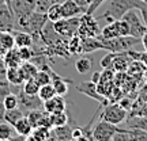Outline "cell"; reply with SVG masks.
Returning a JSON list of instances; mask_svg holds the SVG:
<instances>
[{
  "instance_id": "cell-1",
  "label": "cell",
  "mask_w": 147,
  "mask_h": 141,
  "mask_svg": "<svg viewBox=\"0 0 147 141\" xmlns=\"http://www.w3.org/2000/svg\"><path fill=\"white\" fill-rule=\"evenodd\" d=\"M143 0H105L104 1V8L101 11L100 16L97 18V21L104 19L106 23L113 21L121 19L127 11L132 8H139L142 5Z\"/></svg>"
},
{
  "instance_id": "cell-2",
  "label": "cell",
  "mask_w": 147,
  "mask_h": 141,
  "mask_svg": "<svg viewBox=\"0 0 147 141\" xmlns=\"http://www.w3.org/2000/svg\"><path fill=\"white\" fill-rule=\"evenodd\" d=\"M101 42H102L104 50L113 53H125L127 50L132 49L136 43H139L140 39L131 35H120L116 37V38H112V39H101Z\"/></svg>"
},
{
  "instance_id": "cell-3",
  "label": "cell",
  "mask_w": 147,
  "mask_h": 141,
  "mask_svg": "<svg viewBox=\"0 0 147 141\" xmlns=\"http://www.w3.org/2000/svg\"><path fill=\"white\" fill-rule=\"evenodd\" d=\"M128 23L129 26V35L135 37L138 39H140L143 34L147 31V26L144 23V19L142 16V12L139 8H132V10L127 11L124 16L121 18Z\"/></svg>"
},
{
  "instance_id": "cell-4",
  "label": "cell",
  "mask_w": 147,
  "mask_h": 141,
  "mask_svg": "<svg viewBox=\"0 0 147 141\" xmlns=\"http://www.w3.org/2000/svg\"><path fill=\"white\" fill-rule=\"evenodd\" d=\"M80 23V16H74V18H63L60 21L55 22L53 27L59 35L64 39H69L78 33V27Z\"/></svg>"
},
{
  "instance_id": "cell-5",
  "label": "cell",
  "mask_w": 147,
  "mask_h": 141,
  "mask_svg": "<svg viewBox=\"0 0 147 141\" xmlns=\"http://www.w3.org/2000/svg\"><path fill=\"white\" fill-rule=\"evenodd\" d=\"M101 33L100 25L97 18L89 14H82L80 15V23L78 27V34L80 38H86V37H98Z\"/></svg>"
},
{
  "instance_id": "cell-6",
  "label": "cell",
  "mask_w": 147,
  "mask_h": 141,
  "mask_svg": "<svg viewBox=\"0 0 147 141\" xmlns=\"http://www.w3.org/2000/svg\"><path fill=\"white\" fill-rule=\"evenodd\" d=\"M101 120L110 122L113 125H120L121 122H124L127 120V110L120 103L106 105V107L101 114Z\"/></svg>"
},
{
  "instance_id": "cell-7",
  "label": "cell",
  "mask_w": 147,
  "mask_h": 141,
  "mask_svg": "<svg viewBox=\"0 0 147 141\" xmlns=\"http://www.w3.org/2000/svg\"><path fill=\"white\" fill-rule=\"evenodd\" d=\"M119 132L117 125L101 120L93 129V140L94 141H112L115 134Z\"/></svg>"
},
{
  "instance_id": "cell-8",
  "label": "cell",
  "mask_w": 147,
  "mask_h": 141,
  "mask_svg": "<svg viewBox=\"0 0 147 141\" xmlns=\"http://www.w3.org/2000/svg\"><path fill=\"white\" fill-rule=\"evenodd\" d=\"M16 96H18V107L23 111V114L26 115L29 111L32 110H36V109H42V102L40 99L38 95H27L23 92V90H21L16 92Z\"/></svg>"
},
{
  "instance_id": "cell-9",
  "label": "cell",
  "mask_w": 147,
  "mask_h": 141,
  "mask_svg": "<svg viewBox=\"0 0 147 141\" xmlns=\"http://www.w3.org/2000/svg\"><path fill=\"white\" fill-rule=\"evenodd\" d=\"M11 12L14 19L30 15L36 11V0H11Z\"/></svg>"
},
{
  "instance_id": "cell-10",
  "label": "cell",
  "mask_w": 147,
  "mask_h": 141,
  "mask_svg": "<svg viewBox=\"0 0 147 141\" xmlns=\"http://www.w3.org/2000/svg\"><path fill=\"white\" fill-rule=\"evenodd\" d=\"M76 90H78L79 92H82V94L87 95L89 98H91V99L97 100L100 105H108V98H105V96H102L101 94H98V91H97V84L93 83L91 80L90 82H83V83H80L76 87Z\"/></svg>"
},
{
  "instance_id": "cell-11",
  "label": "cell",
  "mask_w": 147,
  "mask_h": 141,
  "mask_svg": "<svg viewBox=\"0 0 147 141\" xmlns=\"http://www.w3.org/2000/svg\"><path fill=\"white\" fill-rule=\"evenodd\" d=\"M15 30V19L11 10L5 3L0 4V31H14Z\"/></svg>"
},
{
  "instance_id": "cell-12",
  "label": "cell",
  "mask_w": 147,
  "mask_h": 141,
  "mask_svg": "<svg viewBox=\"0 0 147 141\" xmlns=\"http://www.w3.org/2000/svg\"><path fill=\"white\" fill-rule=\"evenodd\" d=\"M67 107V103L61 95H55L53 98L45 100L42 103V109L45 110L47 113L52 114V113H57V111H64Z\"/></svg>"
},
{
  "instance_id": "cell-13",
  "label": "cell",
  "mask_w": 147,
  "mask_h": 141,
  "mask_svg": "<svg viewBox=\"0 0 147 141\" xmlns=\"http://www.w3.org/2000/svg\"><path fill=\"white\" fill-rule=\"evenodd\" d=\"M86 11L78 5L74 0H64L61 3V14L63 18H74V16H80Z\"/></svg>"
},
{
  "instance_id": "cell-14",
  "label": "cell",
  "mask_w": 147,
  "mask_h": 141,
  "mask_svg": "<svg viewBox=\"0 0 147 141\" xmlns=\"http://www.w3.org/2000/svg\"><path fill=\"white\" fill-rule=\"evenodd\" d=\"M82 50H83V54H89L97 50H104V46L101 39H98L97 37H86V38H82Z\"/></svg>"
},
{
  "instance_id": "cell-15",
  "label": "cell",
  "mask_w": 147,
  "mask_h": 141,
  "mask_svg": "<svg viewBox=\"0 0 147 141\" xmlns=\"http://www.w3.org/2000/svg\"><path fill=\"white\" fill-rule=\"evenodd\" d=\"M52 84L53 87H55V91H56V95H61V96H64V95L68 92L69 90V84L72 83L71 80H65V79H63L61 76H59L57 73H55L52 71Z\"/></svg>"
},
{
  "instance_id": "cell-16",
  "label": "cell",
  "mask_w": 147,
  "mask_h": 141,
  "mask_svg": "<svg viewBox=\"0 0 147 141\" xmlns=\"http://www.w3.org/2000/svg\"><path fill=\"white\" fill-rule=\"evenodd\" d=\"M3 63H4L5 68H12V67H21L22 60L19 57V53H18V47H12L10 50H7L3 56Z\"/></svg>"
},
{
  "instance_id": "cell-17",
  "label": "cell",
  "mask_w": 147,
  "mask_h": 141,
  "mask_svg": "<svg viewBox=\"0 0 147 141\" xmlns=\"http://www.w3.org/2000/svg\"><path fill=\"white\" fill-rule=\"evenodd\" d=\"M5 79L11 86H22L25 82L23 73H22L21 67H12V68H7L5 71Z\"/></svg>"
},
{
  "instance_id": "cell-18",
  "label": "cell",
  "mask_w": 147,
  "mask_h": 141,
  "mask_svg": "<svg viewBox=\"0 0 147 141\" xmlns=\"http://www.w3.org/2000/svg\"><path fill=\"white\" fill-rule=\"evenodd\" d=\"M116 37H120V30H119V21L109 22L104 29H101L100 35L97 38L100 39H112Z\"/></svg>"
},
{
  "instance_id": "cell-19",
  "label": "cell",
  "mask_w": 147,
  "mask_h": 141,
  "mask_svg": "<svg viewBox=\"0 0 147 141\" xmlns=\"http://www.w3.org/2000/svg\"><path fill=\"white\" fill-rule=\"evenodd\" d=\"M14 34V39H15V46L16 47H32L34 45V38L30 33L26 31H19L15 30Z\"/></svg>"
},
{
  "instance_id": "cell-20",
  "label": "cell",
  "mask_w": 147,
  "mask_h": 141,
  "mask_svg": "<svg viewBox=\"0 0 147 141\" xmlns=\"http://www.w3.org/2000/svg\"><path fill=\"white\" fill-rule=\"evenodd\" d=\"M129 60H132L127 53H117V56L113 60L112 64V69L115 72H124L129 67Z\"/></svg>"
},
{
  "instance_id": "cell-21",
  "label": "cell",
  "mask_w": 147,
  "mask_h": 141,
  "mask_svg": "<svg viewBox=\"0 0 147 141\" xmlns=\"http://www.w3.org/2000/svg\"><path fill=\"white\" fill-rule=\"evenodd\" d=\"M14 129H15L16 134H19V136H23V137H27L32 134L33 132V128L32 124H30V121H29V118H27L26 115H23L21 120L16 122L15 125H14Z\"/></svg>"
},
{
  "instance_id": "cell-22",
  "label": "cell",
  "mask_w": 147,
  "mask_h": 141,
  "mask_svg": "<svg viewBox=\"0 0 147 141\" xmlns=\"http://www.w3.org/2000/svg\"><path fill=\"white\" fill-rule=\"evenodd\" d=\"M91 68H93V58L90 57V56H80L75 61V69L80 75L89 73L91 71Z\"/></svg>"
},
{
  "instance_id": "cell-23",
  "label": "cell",
  "mask_w": 147,
  "mask_h": 141,
  "mask_svg": "<svg viewBox=\"0 0 147 141\" xmlns=\"http://www.w3.org/2000/svg\"><path fill=\"white\" fill-rule=\"evenodd\" d=\"M23 111H22L19 107H15V109H10V110H5L4 111V117H3V121L8 122L10 125H15L18 121L21 120L23 117Z\"/></svg>"
},
{
  "instance_id": "cell-24",
  "label": "cell",
  "mask_w": 147,
  "mask_h": 141,
  "mask_svg": "<svg viewBox=\"0 0 147 141\" xmlns=\"http://www.w3.org/2000/svg\"><path fill=\"white\" fill-rule=\"evenodd\" d=\"M52 129L53 130H51V134L57 141H67L68 138H72V136H71L72 130L67 125L59 126V128H52Z\"/></svg>"
},
{
  "instance_id": "cell-25",
  "label": "cell",
  "mask_w": 147,
  "mask_h": 141,
  "mask_svg": "<svg viewBox=\"0 0 147 141\" xmlns=\"http://www.w3.org/2000/svg\"><path fill=\"white\" fill-rule=\"evenodd\" d=\"M68 52L71 53V56H78V54H83L82 50V38L75 34L68 39Z\"/></svg>"
},
{
  "instance_id": "cell-26",
  "label": "cell",
  "mask_w": 147,
  "mask_h": 141,
  "mask_svg": "<svg viewBox=\"0 0 147 141\" xmlns=\"http://www.w3.org/2000/svg\"><path fill=\"white\" fill-rule=\"evenodd\" d=\"M47 16L49 22H57L63 19V14H61V3H55L47 10Z\"/></svg>"
},
{
  "instance_id": "cell-27",
  "label": "cell",
  "mask_w": 147,
  "mask_h": 141,
  "mask_svg": "<svg viewBox=\"0 0 147 141\" xmlns=\"http://www.w3.org/2000/svg\"><path fill=\"white\" fill-rule=\"evenodd\" d=\"M51 122H52V128H59V126H64L68 124V114L67 111H57V113H52L51 114Z\"/></svg>"
},
{
  "instance_id": "cell-28",
  "label": "cell",
  "mask_w": 147,
  "mask_h": 141,
  "mask_svg": "<svg viewBox=\"0 0 147 141\" xmlns=\"http://www.w3.org/2000/svg\"><path fill=\"white\" fill-rule=\"evenodd\" d=\"M0 45L4 52L15 47V39H14V35L11 34V31H0Z\"/></svg>"
},
{
  "instance_id": "cell-29",
  "label": "cell",
  "mask_w": 147,
  "mask_h": 141,
  "mask_svg": "<svg viewBox=\"0 0 147 141\" xmlns=\"http://www.w3.org/2000/svg\"><path fill=\"white\" fill-rule=\"evenodd\" d=\"M45 110L44 109H36V110H32V111H29L26 114V117L29 118L30 121V124H32L33 128H38V126L41 125V121L44 118V115H45Z\"/></svg>"
},
{
  "instance_id": "cell-30",
  "label": "cell",
  "mask_w": 147,
  "mask_h": 141,
  "mask_svg": "<svg viewBox=\"0 0 147 141\" xmlns=\"http://www.w3.org/2000/svg\"><path fill=\"white\" fill-rule=\"evenodd\" d=\"M128 128L129 129H140V130L147 132V117H132L128 120Z\"/></svg>"
},
{
  "instance_id": "cell-31",
  "label": "cell",
  "mask_w": 147,
  "mask_h": 141,
  "mask_svg": "<svg viewBox=\"0 0 147 141\" xmlns=\"http://www.w3.org/2000/svg\"><path fill=\"white\" fill-rule=\"evenodd\" d=\"M51 73H52V69H49V71H47V69H38V72L34 76V80L38 83L40 87L52 83V75Z\"/></svg>"
},
{
  "instance_id": "cell-32",
  "label": "cell",
  "mask_w": 147,
  "mask_h": 141,
  "mask_svg": "<svg viewBox=\"0 0 147 141\" xmlns=\"http://www.w3.org/2000/svg\"><path fill=\"white\" fill-rule=\"evenodd\" d=\"M14 136H16V132L14 129V126L10 125L5 121H1L0 122V140H3V138L11 140Z\"/></svg>"
},
{
  "instance_id": "cell-33",
  "label": "cell",
  "mask_w": 147,
  "mask_h": 141,
  "mask_svg": "<svg viewBox=\"0 0 147 141\" xmlns=\"http://www.w3.org/2000/svg\"><path fill=\"white\" fill-rule=\"evenodd\" d=\"M21 69H22V73H23L25 80L33 79L36 76V73L38 72V68H37L32 61H23V63L21 64Z\"/></svg>"
},
{
  "instance_id": "cell-34",
  "label": "cell",
  "mask_w": 147,
  "mask_h": 141,
  "mask_svg": "<svg viewBox=\"0 0 147 141\" xmlns=\"http://www.w3.org/2000/svg\"><path fill=\"white\" fill-rule=\"evenodd\" d=\"M22 90H23V92L27 95H38L40 86H38V83L34 80V78L27 79V80H25L23 84H22Z\"/></svg>"
},
{
  "instance_id": "cell-35",
  "label": "cell",
  "mask_w": 147,
  "mask_h": 141,
  "mask_svg": "<svg viewBox=\"0 0 147 141\" xmlns=\"http://www.w3.org/2000/svg\"><path fill=\"white\" fill-rule=\"evenodd\" d=\"M55 95H56V91H55V87H53L52 83L45 84V86H41V87H40L38 96H40V99H41L42 102H45V100L53 98Z\"/></svg>"
},
{
  "instance_id": "cell-36",
  "label": "cell",
  "mask_w": 147,
  "mask_h": 141,
  "mask_svg": "<svg viewBox=\"0 0 147 141\" xmlns=\"http://www.w3.org/2000/svg\"><path fill=\"white\" fill-rule=\"evenodd\" d=\"M51 130L49 128H45V126H38V128H34L32 132V136L38 141H47L49 137H51Z\"/></svg>"
},
{
  "instance_id": "cell-37",
  "label": "cell",
  "mask_w": 147,
  "mask_h": 141,
  "mask_svg": "<svg viewBox=\"0 0 147 141\" xmlns=\"http://www.w3.org/2000/svg\"><path fill=\"white\" fill-rule=\"evenodd\" d=\"M64 0H36V11L37 12H45L55 3H63Z\"/></svg>"
},
{
  "instance_id": "cell-38",
  "label": "cell",
  "mask_w": 147,
  "mask_h": 141,
  "mask_svg": "<svg viewBox=\"0 0 147 141\" xmlns=\"http://www.w3.org/2000/svg\"><path fill=\"white\" fill-rule=\"evenodd\" d=\"M3 106H4L5 110L18 107V96H16L14 92H10L8 95H5L4 99H3Z\"/></svg>"
},
{
  "instance_id": "cell-39",
  "label": "cell",
  "mask_w": 147,
  "mask_h": 141,
  "mask_svg": "<svg viewBox=\"0 0 147 141\" xmlns=\"http://www.w3.org/2000/svg\"><path fill=\"white\" fill-rule=\"evenodd\" d=\"M117 56V53H113V52H109L106 56H104V57L101 58V68L102 69H109L112 68V64H113V60H115V57Z\"/></svg>"
},
{
  "instance_id": "cell-40",
  "label": "cell",
  "mask_w": 147,
  "mask_h": 141,
  "mask_svg": "<svg viewBox=\"0 0 147 141\" xmlns=\"http://www.w3.org/2000/svg\"><path fill=\"white\" fill-rule=\"evenodd\" d=\"M18 53H19V57H21L22 63L23 61H29L34 56L32 47H18Z\"/></svg>"
},
{
  "instance_id": "cell-41",
  "label": "cell",
  "mask_w": 147,
  "mask_h": 141,
  "mask_svg": "<svg viewBox=\"0 0 147 141\" xmlns=\"http://www.w3.org/2000/svg\"><path fill=\"white\" fill-rule=\"evenodd\" d=\"M104 1L105 0H91V3H90L89 8H87V11L84 12V14H89V15H94V12L98 8H100L101 5L104 4Z\"/></svg>"
},
{
  "instance_id": "cell-42",
  "label": "cell",
  "mask_w": 147,
  "mask_h": 141,
  "mask_svg": "<svg viewBox=\"0 0 147 141\" xmlns=\"http://www.w3.org/2000/svg\"><path fill=\"white\" fill-rule=\"evenodd\" d=\"M119 30L120 35H129V26L124 19H119Z\"/></svg>"
},
{
  "instance_id": "cell-43",
  "label": "cell",
  "mask_w": 147,
  "mask_h": 141,
  "mask_svg": "<svg viewBox=\"0 0 147 141\" xmlns=\"http://www.w3.org/2000/svg\"><path fill=\"white\" fill-rule=\"evenodd\" d=\"M74 1H75V3H76L78 5H80V7H82L84 11H87L90 3H91V0H74Z\"/></svg>"
},
{
  "instance_id": "cell-44",
  "label": "cell",
  "mask_w": 147,
  "mask_h": 141,
  "mask_svg": "<svg viewBox=\"0 0 147 141\" xmlns=\"http://www.w3.org/2000/svg\"><path fill=\"white\" fill-rule=\"evenodd\" d=\"M101 80V72H94L93 73V76H91V82L95 84H98Z\"/></svg>"
},
{
  "instance_id": "cell-45",
  "label": "cell",
  "mask_w": 147,
  "mask_h": 141,
  "mask_svg": "<svg viewBox=\"0 0 147 141\" xmlns=\"http://www.w3.org/2000/svg\"><path fill=\"white\" fill-rule=\"evenodd\" d=\"M71 136H72V138H79V137L82 136V129H74Z\"/></svg>"
},
{
  "instance_id": "cell-46",
  "label": "cell",
  "mask_w": 147,
  "mask_h": 141,
  "mask_svg": "<svg viewBox=\"0 0 147 141\" xmlns=\"http://www.w3.org/2000/svg\"><path fill=\"white\" fill-rule=\"evenodd\" d=\"M140 43L143 45V47H144V50L147 52V31L143 34V37L140 38Z\"/></svg>"
},
{
  "instance_id": "cell-47",
  "label": "cell",
  "mask_w": 147,
  "mask_h": 141,
  "mask_svg": "<svg viewBox=\"0 0 147 141\" xmlns=\"http://www.w3.org/2000/svg\"><path fill=\"white\" fill-rule=\"evenodd\" d=\"M25 141H38V140H36L34 137L30 134V136H27V137H25Z\"/></svg>"
},
{
  "instance_id": "cell-48",
  "label": "cell",
  "mask_w": 147,
  "mask_h": 141,
  "mask_svg": "<svg viewBox=\"0 0 147 141\" xmlns=\"http://www.w3.org/2000/svg\"><path fill=\"white\" fill-rule=\"evenodd\" d=\"M4 68H5V65L3 63V58H0V69H4Z\"/></svg>"
},
{
  "instance_id": "cell-49",
  "label": "cell",
  "mask_w": 147,
  "mask_h": 141,
  "mask_svg": "<svg viewBox=\"0 0 147 141\" xmlns=\"http://www.w3.org/2000/svg\"><path fill=\"white\" fill-rule=\"evenodd\" d=\"M4 3H5V5H7L8 8L11 7V0H4Z\"/></svg>"
},
{
  "instance_id": "cell-50",
  "label": "cell",
  "mask_w": 147,
  "mask_h": 141,
  "mask_svg": "<svg viewBox=\"0 0 147 141\" xmlns=\"http://www.w3.org/2000/svg\"><path fill=\"white\" fill-rule=\"evenodd\" d=\"M47 141H57V140H56V138H55V137H53L52 134H51V137H49V138H48Z\"/></svg>"
},
{
  "instance_id": "cell-51",
  "label": "cell",
  "mask_w": 147,
  "mask_h": 141,
  "mask_svg": "<svg viewBox=\"0 0 147 141\" xmlns=\"http://www.w3.org/2000/svg\"><path fill=\"white\" fill-rule=\"evenodd\" d=\"M0 141H11V140H7V138H3V140H0Z\"/></svg>"
},
{
  "instance_id": "cell-52",
  "label": "cell",
  "mask_w": 147,
  "mask_h": 141,
  "mask_svg": "<svg viewBox=\"0 0 147 141\" xmlns=\"http://www.w3.org/2000/svg\"><path fill=\"white\" fill-rule=\"evenodd\" d=\"M4 3V0H0V4H3Z\"/></svg>"
},
{
  "instance_id": "cell-53",
  "label": "cell",
  "mask_w": 147,
  "mask_h": 141,
  "mask_svg": "<svg viewBox=\"0 0 147 141\" xmlns=\"http://www.w3.org/2000/svg\"><path fill=\"white\" fill-rule=\"evenodd\" d=\"M143 3H146V4H147V0H143Z\"/></svg>"
},
{
  "instance_id": "cell-54",
  "label": "cell",
  "mask_w": 147,
  "mask_h": 141,
  "mask_svg": "<svg viewBox=\"0 0 147 141\" xmlns=\"http://www.w3.org/2000/svg\"><path fill=\"white\" fill-rule=\"evenodd\" d=\"M112 141H113V140H112Z\"/></svg>"
},
{
  "instance_id": "cell-55",
  "label": "cell",
  "mask_w": 147,
  "mask_h": 141,
  "mask_svg": "<svg viewBox=\"0 0 147 141\" xmlns=\"http://www.w3.org/2000/svg\"><path fill=\"white\" fill-rule=\"evenodd\" d=\"M146 106H147V105H146Z\"/></svg>"
}]
</instances>
